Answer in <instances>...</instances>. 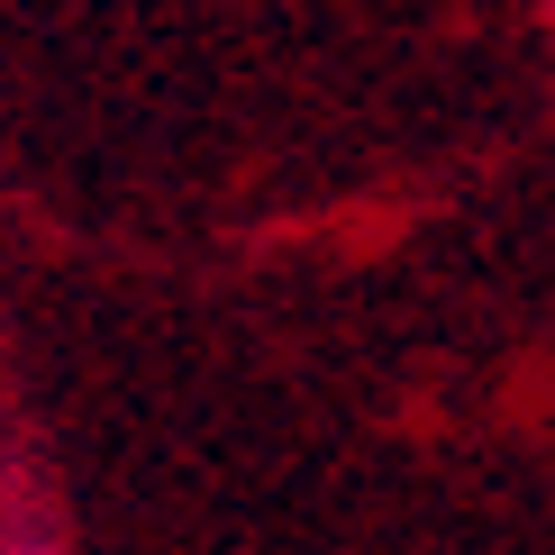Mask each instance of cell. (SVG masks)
<instances>
[{"instance_id": "6da1fadb", "label": "cell", "mask_w": 555, "mask_h": 555, "mask_svg": "<svg viewBox=\"0 0 555 555\" xmlns=\"http://www.w3.org/2000/svg\"><path fill=\"white\" fill-rule=\"evenodd\" d=\"M0 555H74L55 538V519L37 511V501H10V511H0Z\"/></svg>"}]
</instances>
